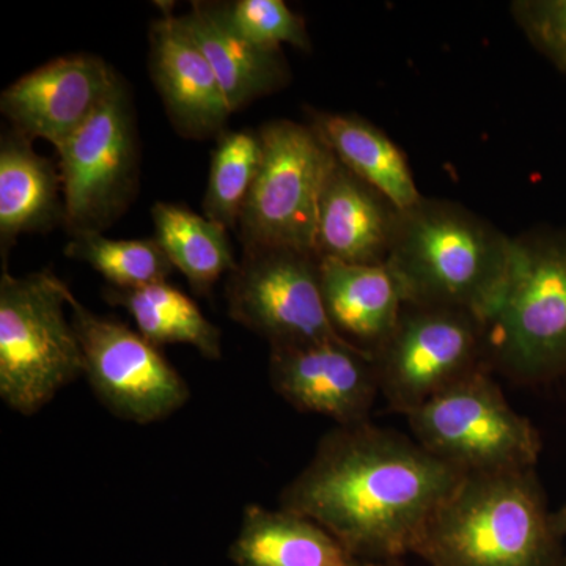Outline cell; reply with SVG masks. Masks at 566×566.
<instances>
[{"instance_id":"5bb4252c","label":"cell","mask_w":566,"mask_h":566,"mask_svg":"<svg viewBox=\"0 0 566 566\" xmlns=\"http://www.w3.org/2000/svg\"><path fill=\"white\" fill-rule=\"evenodd\" d=\"M161 11L150 29V71L170 122L192 139L221 136L233 114L221 84L180 17Z\"/></svg>"},{"instance_id":"3957f363","label":"cell","mask_w":566,"mask_h":566,"mask_svg":"<svg viewBox=\"0 0 566 566\" xmlns=\"http://www.w3.org/2000/svg\"><path fill=\"white\" fill-rule=\"evenodd\" d=\"M551 515L535 469L464 475L415 554L430 566H554Z\"/></svg>"},{"instance_id":"ba28073f","label":"cell","mask_w":566,"mask_h":566,"mask_svg":"<svg viewBox=\"0 0 566 566\" xmlns=\"http://www.w3.org/2000/svg\"><path fill=\"white\" fill-rule=\"evenodd\" d=\"M371 356L379 395L405 416L488 368L480 319L469 312L430 305L405 304L394 333Z\"/></svg>"},{"instance_id":"7a4b0ae2","label":"cell","mask_w":566,"mask_h":566,"mask_svg":"<svg viewBox=\"0 0 566 566\" xmlns=\"http://www.w3.org/2000/svg\"><path fill=\"white\" fill-rule=\"evenodd\" d=\"M515 240L446 200L400 211L387 266L405 304L457 308L483 322L504 289Z\"/></svg>"},{"instance_id":"7c38bea8","label":"cell","mask_w":566,"mask_h":566,"mask_svg":"<svg viewBox=\"0 0 566 566\" xmlns=\"http://www.w3.org/2000/svg\"><path fill=\"white\" fill-rule=\"evenodd\" d=\"M271 387L301 412L364 423L379 397L374 356L348 340L271 348Z\"/></svg>"},{"instance_id":"7402d4cb","label":"cell","mask_w":566,"mask_h":566,"mask_svg":"<svg viewBox=\"0 0 566 566\" xmlns=\"http://www.w3.org/2000/svg\"><path fill=\"white\" fill-rule=\"evenodd\" d=\"M151 216L156 243L197 292H210L223 274L237 270L226 227L174 203H156Z\"/></svg>"},{"instance_id":"2e32d148","label":"cell","mask_w":566,"mask_h":566,"mask_svg":"<svg viewBox=\"0 0 566 566\" xmlns=\"http://www.w3.org/2000/svg\"><path fill=\"white\" fill-rule=\"evenodd\" d=\"M180 20L210 62L232 112L289 84L292 73L282 50L256 46L241 35L227 3L192 2Z\"/></svg>"},{"instance_id":"484cf974","label":"cell","mask_w":566,"mask_h":566,"mask_svg":"<svg viewBox=\"0 0 566 566\" xmlns=\"http://www.w3.org/2000/svg\"><path fill=\"white\" fill-rule=\"evenodd\" d=\"M512 13L536 50L566 74V0H521Z\"/></svg>"},{"instance_id":"83f0119b","label":"cell","mask_w":566,"mask_h":566,"mask_svg":"<svg viewBox=\"0 0 566 566\" xmlns=\"http://www.w3.org/2000/svg\"><path fill=\"white\" fill-rule=\"evenodd\" d=\"M367 566H401L398 564V560L390 562H371V564H367Z\"/></svg>"},{"instance_id":"52a82bcc","label":"cell","mask_w":566,"mask_h":566,"mask_svg":"<svg viewBox=\"0 0 566 566\" xmlns=\"http://www.w3.org/2000/svg\"><path fill=\"white\" fill-rule=\"evenodd\" d=\"M259 133L262 164L238 223L244 249L316 255L319 200L337 158L312 125L275 120Z\"/></svg>"},{"instance_id":"277c9868","label":"cell","mask_w":566,"mask_h":566,"mask_svg":"<svg viewBox=\"0 0 566 566\" xmlns=\"http://www.w3.org/2000/svg\"><path fill=\"white\" fill-rule=\"evenodd\" d=\"M486 365L517 382L566 370V230L515 238L504 289L482 322Z\"/></svg>"},{"instance_id":"ffe728a7","label":"cell","mask_w":566,"mask_h":566,"mask_svg":"<svg viewBox=\"0 0 566 566\" xmlns=\"http://www.w3.org/2000/svg\"><path fill=\"white\" fill-rule=\"evenodd\" d=\"M312 126L338 163L405 211L423 199L401 148L370 122L352 114L315 112Z\"/></svg>"},{"instance_id":"cb8c5ba5","label":"cell","mask_w":566,"mask_h":566,"mask_svg":"<svg viewBox=\"0 0 566 566\" xmlns=\"http://www.w3.org/2000/svg\"><path fill=\"white\" fill-rule=\"evenodd\" d=\"M66 256L91 264L112 289L132 290L167 282L175 268L151 240H111L103 233H82L71 238Z\"/></svg>"},{"instance_id":"603a6c76","label":"cell","mask_w":566,"mask_h":566,"mask_svg":"<svg viewBox=\"0 0 566 566\" xmlns=\"http://www.w3.org/2000/svg\"><path fill=\"white\" fill-rule=\"evenodd\" d=\"M263 145L259 132H223L212 151L210 177L205 192V218L237 229L259 175Z\"/></svg>"},{"instance_id":"ac0fdd59","label":"cell","mask_w":566,"mask_h":566,"mask_svg":"<svg viewBox=\"0 0 566 566\" xmlns=\"http://www.w3.org/2000/svg\"><path fill=\"white\" fill-rule=\"evenodd\" d=\"M13 132L0 142V241L2 251L24 233L50 232L65 223L62 177Z\"/></svg>"},{"instance_id":"4316f807","label":"cell","mask_w":566,"mask_h":566,"mask_svg":"<svg viewBox=\"0 0 566 566\" xmlns=\"http://www.w3.org/2000/svg\"><path fill=\"white\" fill-rule=\"evenodd\" d=\"M551 523H553L554 532H556L558 538L566 536V505L551 515Z\"/></svg>"},{"instance_id":"30bf717a","label":"cell","mask_w":566,"mask_h":566,"mask_svg":"<svg viewBox=\"0 0 566 566\" xmlns=\"http://www.w3.org/2000/svg\"><path fill=\"white\" fill-rule=\"evenodd\" d=\"M230 318L271 348L345 340L324 305L319 259L292 249H244L227 281Z\"/></svg>"},{"instance_id":"8fae6325","label":"cell","mask_w":566,"mask_h":566,"mask_svg":"<svg viewBox=\"0 0 566 566\" xmlns=\"http://www.w3.org/2000/svg\"><path fill=\"white\" fill-rule=\"evenodd\" d=\"M70 308L84 357V376L112 415L147 424L188 403V382L139 331L93 314L73 292Z\"/></svg>"},{"instance_id":"4fadbf2b","label":"cell","mask_w":566,"mask_h":566,"mask_svg":"<svg viewBox=\"0 0 566 566\" xmlns=\"http://www.w3.org/2000/svg\"><path fill=\"white\" fill-rule=\"evenodd\" d=\"M118 80L96 55L55 59L9 85L0 109L18 133L48 140L57 150L95 114Z\"/></svg>"},{"instance_id":"e0dca14e","label":"cell","mask_w":566,"mask_h":566,"mask_svg":"<svg viewBox=\"0 0 566 566\" xmlns=\"http://www.w3.org/2000/svg\"><path fill=\"white\" fill-rule=\"evenodd\" d=\"M327 316L338 334L374 354L394 333L405 297L387 264L319 259Z\"/></svg>"},{"instance_id":"9a60e30c","label":"cell","mask_w":566,"mask_h":566,"mask_svg":"<svg viewBox=\"0 0 566 566\" xmlns=\"http://www.w3.org/2000/svg\"><path fill=\"white\" fill-rule=\"evenodd\" d=\"M400 210L382 193L335 164L316 222V255L354 264H386Z\"/></svg>"},{"instance_id":"44dd1931","label":"cell","mask_w":566,"mask_h":566,"mask_svg":"<svg viewBox=\"0 0 566 566\" xmlns=\"http://www.w3.org/2000/svg\"><path fill=\"white\" fill-rule=\"evenodd\" d=\"M104 300L125 308L137 331L158 348L169 344L191 345L207 359H221V331L202 314L191 297L169 282L132 290L107 286Z\"/></svg>"},{"instance_id":"9c48e42d","label":"cell","mask_w":566,"mask_h":566,"mask_svg":"<svg viewBox=\"0 0 566 566\" xmlns=\"http://www.w3.org/2000/svg\"><path fill=\"white\" fill-rule=\"evenodd\" d=\"M57 153L66 229L103 233L132 203L139 175L136 117L120 80Z\"/></svg>"},{"instance_id":"d4e9b609","label":"cell","mask_w":566,"mask_h":566,"mask_svg":"<svg viewBox=\"0 0 566 566\" xmlns=\"http://www.w3.org/2000/svg\"><path fill=\"white\" fill-rule=\"evenodd\" d=\"M230 21L241 35L266 50L282 44L311 51L312 40L303 18L282 0H238L227 3Z\"/></svg>"},{"instance_id":"5b68a950","label":"cell","mask_w":566,"mask_h":566,"mask_svg":"<svg viewBox=\"0 0 566 566\" xmlns=\"http://www.w3.org/2000/svg\"><path fill=\"white\" fill-rule=\"evenodd\" d=\"M70 286L44 270L0 279V398L22 416L36 415L84 375V357L66 316Z\"/></svg>"},{"instance_id":"6da1fadb","label":"cell","mask_w":566,"mask_h":566,"mask_svg":"<svg viewBox=\"0 0 566 566\" xmlns=\"http://www.w3.org/2000/svg\"><path fill=\"white\" fill-rule=\"evenodd\" d=\"M463 476L415 438L368 420L324 434L279 504L314 520L365 564L398 560L415 554Z\"/></svg>"},{"instance_id":"f1b7e54d","label":"cell","mask_w":566,"mask_h":566,"mask_svg":"<svg viewBox=\"0 0 566 566\" xmlns=\"http://www.w3.org/2000/svg\"><path fill=\"white\" fill-rule=\"evenodd\" d=\"M566 566V565H565Z\"/></svg>"},{"instance_id":"d6986e66","label":"cell","mask_w":566,"mask_h":566,"mask_svg":"<svg viewBox=\"0 0 566 566\" xmlns=\"http://www.w3.org/2000/svg\"><path fill=\"white\" fill-rule=\"evenodd\" d=\"M230 558L238 566H367L311 517L249 505Z\"/></svg>"},{"instance_id":"8992f818","label":"cell","mask_w":566,"mask_h":566,"mask_svg":"<svg viewBox=\"0 0 566 566\" xmlns=\"http://www.w3.org/2000/svg\"><path fill=\"white\" fill-rule=\"evenodd\" d=\"M408 417L412 438L463 475L534 469L542 439L482 368Z\"/></svg>"}]
</instances>
